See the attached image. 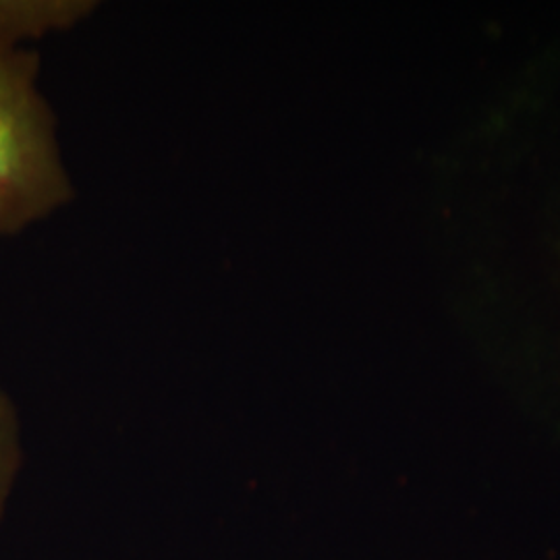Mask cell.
I'll use <instances>...</instances> for the list:
<instances>
[{"mask_svg": "<svg viewBox=\"0 0 560 560\" xmlns=\"http://www.w3.org/2000/svg\"><path fill=\"white\" fill-rule=\"evenodd\" d=\"M21 465L20 421L13 402L0 388V517Z\"/></svg>", "mask_w": 560, "mask_h": 560, "instance_id": "obj_3", "label": "cell"}, {"mask_svg": "<svg viewBox=\"0 0 560 560\" xmlns=\"http://www.w3.org/2000/svg\"><path fill=\"white\" fill-rule=\"evenodd\" d=\"M94 9L90 0H0V50L69 30Z\"/></svg>", "mask_w": 560, "mask_h": 560, "instance_id": "obj_2", "label": "cell"}, {"mask_svg": "<svg viewBox=\"0 0 560 560\" xmlns=\"http://www.w3.org/2000/svg\"><path fill=\"white\" fill-rule=\"evenodd\" d=\"M71 196L55 119L38 88V57L0 50V237L46 219Z\"/></svg>", "mask_w": 560, "mask_h": 560, "instance_id": "obj_1", "label": "cell"}]
</instances>
